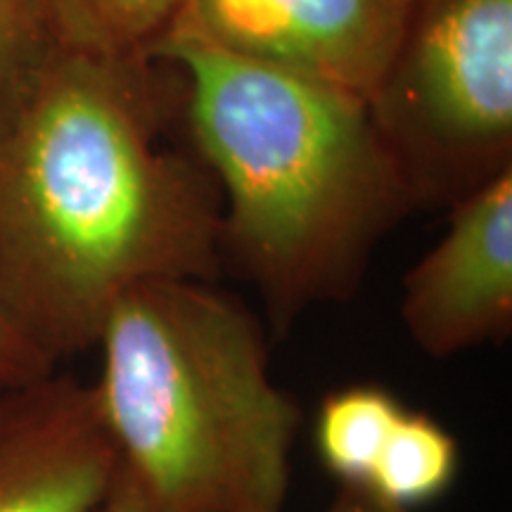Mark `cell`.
<instances>
[{"instance_id": "cell-13", "label": "cell", "mask_w": 512, "mask_h": 512, "mask_svg": "<svg viewBox=\"0 0 512 512\" xmlns=\"http://www.w3.org/2000/svg\"><path fill=\"white\" fill-rule=\"evenodd\" d=\"M102 512H150L145 498L140 496L138 486L133 484V479L128 477L124 470H121V465H119V475L114 479L110 498H107Z\"/></svg>"}, {"instance_id": "cell-4", "label": "cell", "mask_w": 512, "mask_h": 512, "mask_svg": "<svg viewBox=\"0 0 512 512\" xmlns=\"http://www.w3.org/2000/svg\"><path fill=\"white\" fill-rule=\"evenodd\" d=\"M368 107L415 209L512 169V0H413Z\"/></svg>"}, {"instance_id": "cell-14", "label": "cell", "mask_w": 512, "mask_h": 512, "mask_svg": "<svg viewBox=\"0 0 512 512\" xmlns=\"http://www.w3.org/2000/svg\"><path fill=\"white\" fill-rule=\"evenodd\" d=\"M323 512H406L394 508V505L382 503L380 498L356 489H339L335 501H332Z\"/></svg>"}, {"instance_id": "cell-5", "label": "cell", "mask_w": 512, "mask_h": 512, "mask_svg": "<svg viewBox=\"0 0 512 512\" xmlns=\"http://www.w3.org/2000/svg\"><path fill=\"white\" fill-rule=\"evenodd\" d=\"M411 5L413 0H185L166 34L370 100Z\"/></svg>"}, {"instance_id": "cell-1", "label": "cell", "mask_w": 512, "mask_h": 512, "mask_svg": "<svg viewBox=\"0 0 512 512\" xmlns=\"http://www.w3.org/2000/svg\"><path fill=\"white\" fill-rule=\"evenodd\" d=\"M159 74L55 50L0 131V311L55 366L98 347L131 287L223 268L221 192L159 140Z\"/></svg>"}, {"instance_id": "cell-7", "label": "cell", "mask_w": 512, "mask_h": 512, "mask_svg": "<svg viewBox=\"0 0 512 512\" xmlns=\"http://www.w3.org/2000/svg\"><path fill=\"white\" fill-rule=\"evenodd\" d=\"M117 475L93 384L53 370L0 389V512H102Z\"/></svg>"}, {"instance_id": "cell-6", "label": "cell", "mask_w": 512, "mask_h": 512, "mask_svg": "<svg viewBox=\"0 0 512 512\" xmlns=\"http://www.w3.org/2000/svg\"><path fill=\"white\" fill-rule=\"evenodd\" d=\"M403 328L451 358L512 335V169L448 207V228L403 278Z\"/></svg>"}, {"instance_id": "cell-9", "label": "cell", "mask_w": 512, "mask_h": 512, "mask_svg": "<svg viewBox=\"0 0 512 512\" xmlns=\"http://www.w3.org/2000/svg\"><path fill=\"white\" fill-rule=\"evenodd\" d=\"M460 444L430 413L406 408L377 458L366 494L413 512L453 489L460 475Z\"/></svg>"}, {"instance_id": "cell-3", "label": "cell", "mask_w": 512, "mask_h": 512, "mask_svg": "<svg viewBox=\"0 0 512 512\" xmlns=\"http://www.w3.org/2000/svg\"><path fill=\"white\" fill-rule=\"evenodd\" d=\"M98 349L95 401L150 512H283L304 413L252 309L214 280H150Z\"/></svg>"}, {"instance_id": "cell-12", "label": "cell", "mask_w": 512, "mask_h": 512, "mask_svg": "<svg viewBox=\"0 0 512 512\" xmlns=\"http://www.w3.org/2000/svg\"><path fill=\"white\" fill-rule=\"evenodd\" d=\"M55 368L0 311V389L34 382Z\"/></svg>"}, {"instance_id": "cell-2", "label": "cell", "mask_w": 512, "mask_h": 512, "mask_svg": "<svg viewBox=\"0 0 512 512\" xmlns=\"http://www.w3.org/2000/svg\"><path fill=\"white\" fill-rule=\"evenodd\" d=\"M197 155L221 192V254L259 292L271 339L347 302L415 209L368 100L166 34Z\"/></svg>"}, {"instance_id": "cell-8", "label": "cell", "mask_w": 512, "mask_h": 512, "mask_svg": "<svg viewBox=\"0 0 512 512\" xmlns=\"http://www.w3.org/2000/svg\"><path fill=\"white\" fill-rule=\"evenodd\" d=\"M406 408L392 389L375 382L347 384L323 396L313 420V448L339 489H368L377 458Z\"/></svg>"}, {"instance_id": "cell-11", "label": "cell", "mask_w": 512, "mask_h": 512, "mask_svg": "<svg viewBox=\"0 0 512 512\" xmlns=\"http://www.w3.org/2000/svg\"><path fill=\"white\" fill-rule=\"evenodd\" d=\"M43 0H0V131L55 53Z\"/></svg>"}, {"instance_id": "cell-10", "label": "cell", "mask_w": 512, "mask_h": 512, "mask_svg": "<svg viewBox=\"0 0 512 512\" xmlns=\"http://www.w3.org/2000/svg\"><path fill=\"white\" fill-rule=\"evenodd\" d=\"M183 5L185 0H43L55 48L100 57H150Z\"/></svg>"}]
</instances>
